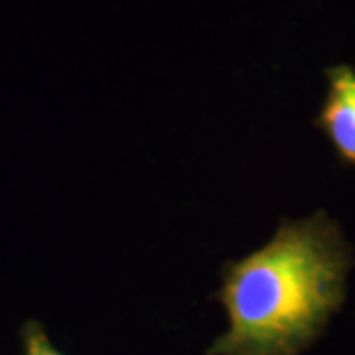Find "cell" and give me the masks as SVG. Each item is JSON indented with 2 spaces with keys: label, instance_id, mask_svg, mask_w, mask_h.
Masks as SVG:
<instances>
[{
  "label": "cell",
  "instance_id": "3",
  "mask_svg": "<svg viewBox=\"0 0 355 355\" xmlns=\"http://www.w3.org/2000/svg\"><path fill=\"white\" fill-rule=\"evenodd\" d=\"M22 355H65L58 345H53L44 324L38 320H26L20 328Z\"/></svg>",
  "mask_w": 355,
  "mask_h": 355
},
{
  "label": "cell",
  "instance_id": "2",
  "mask_svg": "<svg viewBox=\"0 0 355 355\" xmlns=\"http://www.w3.org/2000/svg\"><path fill=\"white\" fill-rule=\"evenodd\" d=\"M328 89L314 116V127L330 142L343 168L355 170V69L338 64L324 71Z\"/></svg>",
  "mask_w": 355,
  "mask_h": 355
},
{
  "label": "cell",
  "instance_id": "1",
  "mask_svg": "<svg viewBox=\"0 0 355 355\" xmlns=\"http://www.w3.org/2000/svg\"><path fill=\"white\" fill-rule=\"evenodd\" d=\"M354 249L326 211L282 219L268 241L221 265L211 298L227 330L205 355H302L343 308Z\"/></svg>",
  "mask_w": 355,
  "mask_h": 355
}]
</instances>
